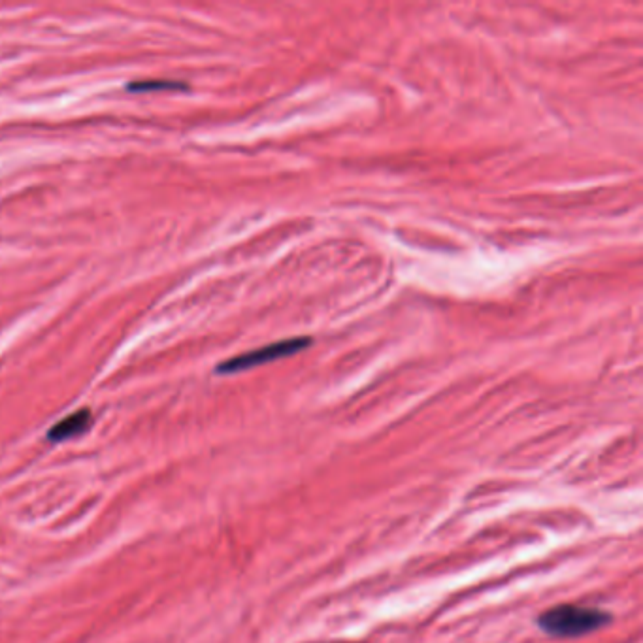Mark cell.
Wrapping results in <instances>:
<instances>
[{
    "label": "cell",
    "instance_id": "1",
    "mask_svg": "<svg viewBox=\"0 0 643 643\" xmlns=\"http://www.w3.org/2000/svg\"><path fill=\"white\" fill-rule=\"evenodd\" d=\"M611 621L610 613L576 604H561L545 611L538 617V627L555 638H578L606 627Z\"/></svg>",
    "mask_w": 643,
    "mask_h": 643
},
{
    "label": "cell",
    "instance_id": "2",
    "mask_svg": "<svg viewBox=\"0 0 643 643\" xmlns=\"http://www.w3.org/2000/svg\"><path fill=\"white\" fill-rule=\"evenodd\" d=\"M310 344H312L310 338H291V340L276 342V344H270V346L249 351V353H244V355L232 357L229 361H223V363L217 366V372H219V374H234V372L249 370V368H255V366H261V364L281 359V357H289V355H293V353H298V351L306 349Z\"/></svg>",
    "mask_w": 643,
    "mask_h": 643
},
{
    "label": "cell",
    "instance_id": "3",
    "mask_svg": "<svg viewBox=\"0 0 643 643\" xmlns=\"http://www.w3.org/2000/svg\"><path fill=\"white\" fill-rule=\"evenodd\" d=\"M93 425V413L89 412L87 408L78 410V412L70 413L65 419H61L57 425L51 427L48 432V440L50 442H65L70 438H76L83 432H87L89 427Z\"/></svg>",
    "mask_w": 643,
    "mask_h": 643
},
{
    "label": "cell",
    "instance_id": "4",
    "mask_svg": "<svg viewBox=\"0 0 643 643\" xmlns=\"http://www.w3.org/2000/svg\"><path fill=\"white\" fill-rule=\"evenodd\" d=\"M131 93H151V91H182L187 85L182 82H166V80H144L127 85Z\"/></svg>",
    "mask_w": 643,
    "mask_h": 643
}]
</instances>
